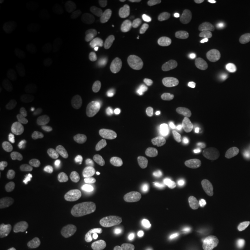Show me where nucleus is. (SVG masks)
<instances>
[{"label": "nucleus", "instance_id": "obj_1", "mask_svg": "<svg viewBox=\"0 0 250 250\" xmlns=\"http://www.w3.org/2000/svg\"><path fill=\"white\" fill-rule=\"evenodd\" d=\"M69 107V97L58 83H36L21 89L11 102V117L26 134L52 128Z\"/></svg>", "mask_w": 250, "mask_h": 250}, {"label": "nucleus", "instance_id": "obj_2", "mask_svg": "<svg viewBox=\"0 0 250 250\" xmlns=\"http://www.w3.org/2000/svg\"><path fill=\"white\" fill-rule=\"evenodd\" d=\"M249 178V161L239 150L223 152L213 163L209 176V206L213 209H224L239 198Z\"/></svg>", "mask_w": 250, "mask_h": 250}, {"label": "nucleus", "instance_id": "obj_3", "mask_svg": "<svg viewBox=\"0 0 250 250\" xmlns=\"http://www.w3.org/2000/svg\"><path fill=\"white\" fill-rule=\"evenodd\" d=\"M163 111L161 100L146 91H128L109 104V119L121 130H139L152 125Z\"/></svg>", "mask_w": 250, "mask_h": 250}, {"label": "nucleus", "instance_id": "obj_4", "mask_svg": "<svg viewBox=\"0 0 250 250\" xmlns=\"http://www.w3.org/2000/svg\"><path fill=\"white\" fill-rule=\"evenodd\" d=\"M104 30L121 45H135L154 30V17L148 9L137 4H117L104 15Z\"/></svg>", "mask_w": 250, "mask_h": 250}, {"label": "nucleus", "instance_id": "obj_5", "mask_svg": "<svg viewBox=\"0 0 250 250\" xmlns=\"http://www.w3.org/2000/svg\"><path fill=\"white\" fill-rule=\"evenodd\" d=\"M154 65L169 78H189L200 71V56L189 39L169 36L156 48Z\"/></svg>", "mask_w": 250, "mask_h": 250}, {"label": "nucleus", "instance_id": "obj_6", "mask_svg": "<svg viewBox=\"0 0 250 250\" xmlns=\"http://www.w3.org/2000/svg\"><path fill=\"white\" fill-rule=\"evenodd\" d=\"M208 43L226 58L245 60L250 56V28L235 15H221L208 30Z\"/></svg>", "mask_w": 250, "mask_h": 250}, {"label": "nucleus", "instance_id": "obj_7", "mask_svg": "<svg viewBox=\"0 0 250 250\" xmlns=\"http://www.w3.org/2000/svg\"><path fill=\"white\" fill-rule=\"evenodd\" d=\"M209 178L200 170H186L167 188V200L180 215H193L209 200Z\"/></svg>", "mask_w": 250, "mask_h": 250}, {"label": "nucleus", "instance_id": "obj_8", "mask_svg": "<svg viewBox=\"0 0 250 250\" xmlns=\"http://www.w3.org/2000/svg\"><path fill=\"white\" fill-rule=\"evenodd\" d=\"M102 195L123 215H141L148 206V197L141 180L132 172H115L104 182Z\"/></svg>", "mask_w": 250, "mask_h": 250}, {"label": "nucleus", "instance_id": "obj_9", "mask_svg": "<svg viewBox=\"0 0 250 250\" xmlns=\"http://www.w3.org/2000/svg\"><path fill=\"white\" fill-rule=\"evenodd\" d=\"M58 211L63 223L78 235L91 237L102 230L100 209L91 200L76 193L63 191L58 197Z\"/></svg>", "mask_w": 250, "mask_h": 250}, {"label": "nucleus", "instance_id": "obj_10", "mask_svg": "<svg viewBox=\"0 0 250 250\" xmlns=\"http://www.w3.org/2000/svg\"><path fill=\"white\" fill-rule=\"evenodd\" d=\"M172 250H211V239L202 230H186L174 239Z\"/></svg>", "mask_w": 250, "mask_h": 250}, {"label": "nucleus", "instance_id": "obj_11", "mask_svg": "<svg viewBox=\"0 0 250 250\" xmlns=\"http://www.w3.org/2000/svg\"><path fill=\"white\" fill-rule=\"evenodd\" d=\"M15 4H17L15 0H2V2H0V13H2V15L9 13V11L13 9V6H15Z\"/></svg>", "mask_w": 250, "mask_h": 250}]
</instances>
